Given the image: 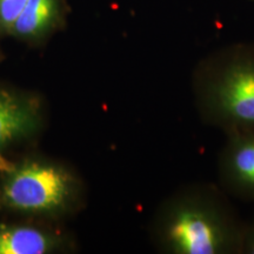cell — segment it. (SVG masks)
Listing matches in <instances>:
<instances>
[{"instance_id":"obj_1","label":"cell","mask_w":254,"mask_h":254,"mask_svg":"<svg viewBox=\"0 0 254 254\" xmlns=\"http://www.w3.org/2000/svg\"><path fill=\"white\" fill-rule=\"evenodd\" d=\"M245 222L220 186L190 183L161 204L153 236L168 254H241Z\"/></svg>"},{"instance_id":"obj_2","label":"cell","mask_w":254,"mask_h":254,"mask_svg":"<svg viewBox=\"0 0 254 254\" xmlns=\"http://www.w3.org/2000/svg\"><path fill=\"white\" fill-rule=\"evenodd\" d=\"M200 120L228 133L254 128V43H236L206 55L190 77Z\"/></svg>"},{"instance_id":"obj_3","label":"cell","mask_w":254,"mask_h":254,"mask_svg":"<svg viewBox=\"0 0 254 254\" xmlns=\"http://www.w3.org/2000/svg\"><path fill=\"white\" fill-rule=\"evenodd\" d=\"M0 205L26 214H56L67 207L74 193V180L56 165L26 160L4 173Z\"/></svg>"},{"instance_id":"obj_4","label":"cell","mask_w":254,"mask_h":254,"mask_svg":"<svg viewBox=\"0 0 254 254\" xmlns=\"http://www.w3.org/2000/svg\"><path fill=\"white\" fill-rule=\"evenodd\" d=\"M225 134L218 157L219 186L230 198L254 204V128Z\"/></svg>"},{"instance_id":"obj_5","label":"cell","mask_w":254,"mask_h":254,"mask_svg":"<svg viewBox=\"0 0 254 254\" xmlns=\"http://www.w3.org/2000/svg\"><path fill=\"white\" fill-rule=\"evenodd\" d=\"M40 125V109L36 99L0 88V172L14 167L2 155V150L37 131Z\"/></svg>"},{"instance_id":"obj_6","label":"cell","mask_w":254,"mask_h":254,"mask_svg":"<svg viewBox=\"0 0 254 254\" xmlns=\"http://www.w3.org/2000/svg\"><path fill=\"white\" fill-rule=\"evenodd\" d=\"M65 19V0H27L9 34L27 43H39L55 33Z\"/></svg>"},{"instance_id":"obj_7","label":"cell","mask_w":254,"mask_h":254,"mask_svg":"<svg viewBox=\"0 0 254 254\" xmlns=\"http://www.w3.org/2000/svg\"><path fill=\"white\" fill-rule=\"evenodd\" d=\"M57 239L39 228L0 225V254H44L56 247Z\"/></svg>"},{"instance_id":"obj_8","label":"cell","mask_w":254,"mask_h":254,"mask_svg":"<svg viewBox=\"0 0 254 254\" xmlns=\"http://www.w3.org/2000/svg\"><path fill=\"white\" fill-rule=\"evenodd\" d=\"M27 0H0V33L9 34Z\"/></svg>"},{"instance_id":"obj_9","label":"cell","mask_w":254,"mask_h":254,"mask_svg":"<svg viewBox=\"0 0 254 254\" xmlns=\"http://www.w3.org/2000/svg\"><path fill=\"white\" fill-rule=\"evenodd\" d=\"M241 254H254V214L245 222Z\"/></svg>"}]
</instances>
